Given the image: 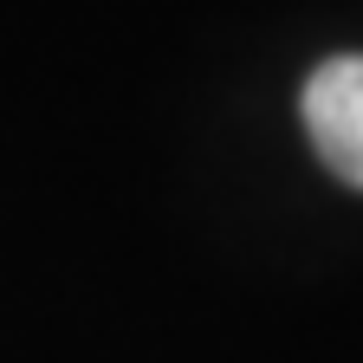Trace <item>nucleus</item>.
I'll list each match as a JSON object with an SVG mask.
<instances>
[{
  "instance_id": "obj_1",
  "label": "nucleus",
  "mask_w": 363,
  "mask_h": 363,
  "mask_svg": "<svg viewBox=\"0 0 363 363\" xmlns=\"http://www.w3.org/2000/svg\"><path fill=\"white\" fill-rule=\"evenodd\" d=\"M298 117L318 162L337 182L363 189V52H337L318 65L298 91Z\"/></svg>"
}]
</instances>
